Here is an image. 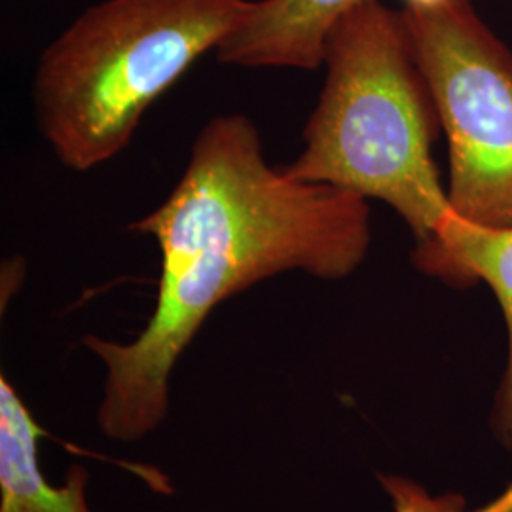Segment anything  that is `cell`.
I'll list each match as a JSON object with an SVG mask.
<instances>
[{
	"label": "cell",
	"mask_w": 512,
	"mask_h": 512,
	"mask_svg": "<svg viewBox=\"0 0 512 512\" xmlns=\"http://www.w3.org/2000/svg\"><path fill=\"white\" fill-rule=\"evenodd\" d=\"M465 512H512V482L501 494L494 497L492 501H488L484 507Z\"/></svg>",
	"instance_id": "obj_9"
},
{
	"label": "cell",
	"mask_w": 512,
	"mask_h": 512,
	"mask_svg": "<svg viewBox=\"0 0 512 512\" xmlns=\"http://www.w3.org/2000/svg\"><path fill=\"white\" fill-rule=\"evenodd\" d=\"M366 202L274 169L247 116L211 118L169 198L129 226L156 239L162 255L147 327L128 344L84 338L107 370L97 410L103 435L135 442L162 425L173 368L226 298L293 270L319 279L353 274L372 239Z\"/></svg>",
	"instance_id": "obj_1"
},
{
	"label": "cell",
	"mask_w": 512,
	"mask_h": 512,
	"mask_svg": "<svg viewBox=\"0 0 512 512\" xmlns=\"http://www.w3.org/2000/svg\"><path fill=\"white\" fill-rule=\"evenodd\" d=\"M249 0H105L40 55L38 131L90 171L128 147L148 107L247 18Z\"/></svg>",
	"instance_id": "obj_3"
},
{
	"label": "cell",
	"mask_w": 512,
	"mask_h": 512,
	"mask_svg": "<svg viewBox=\"0 0 512 512\" xmlns=\"http://www.w3.org/2000/svg\"><path fill=\"white\" fill-rule=\"evenodd\" d=\"M442 0H408V4H420V6H429V4H437Z\"/></svg>",
	"instance_id": "obj_10"
},
{
	"label": "cell",
	"mask_w": 512,
	"mask_h": 512,
	"mask_svg": "<svg viewBox=\"0 0 512 512\" xmlns=\"http://www.w3.org/2000/svg\"><path fill=\"white\" fill-rule=\"evenodd\" d=\"M416 59L448 137L454 217L512 228V54L467 0L406 4Z\"/></svg>",
	"instance_id": "obj_4"
},
{
	"label": "cell",
	"mask_w": 512,
	"mask_h": 512,
	"mask_svg": "<svg viewBox=\"0 0 512 512\" xmlns=\"http://www.w3.org/2000/svg\"><path fill=\"white\" fill-rule=\"evenodd\" d=\"M44 431L14 385L0 378V512H92L90 473L73 465L63 486L52 484L40 465Z\"/></svg>",
	"instance_id": "obj_7"
},
{
	"label": "cell",
	"mask_w": 512,
	"mask_h": 512,
	"mask_svg": "<svg viewBox=\"0 0 512 512\" xmlns=\"http://www.w3.org/2000/svg\"><path fill=\"white\" fill-rule=\"evenodd\" d=\"M395 512H465L467 501L459 494L433 495L420 482L406 476L378 475Z\"/></svg>",
	"instance_id": "obj_8"
},
{
	"label": "cell",
	"mask_w": 512,
	"mask_h": 512,
	"mask_svg": "<svg viewBox=\"0 0 512 512\" xmlns=\"http://www.w3.org/2000/svg\"><path fill=\"white\" fill-rule=\"evenodd\" d=\"M361 0H260L215 50L226 65L315 71L334 23Z\"/></svg>",
	"instance_id": "obj_6"
},
{
	"label": "cell",
	"mask_w": 512,
	"mask_h": 512,
	"mask_svg": "<svg viewBox=\"0 0 512 512\" xmlns=\"http://www.w3.org/2000/svg\"><path fill=\"white\" fill-rule=\"evenodd\" d=\"M323 65L304 148L283 171L387 203L418 245L435 241L454 215L431 152L442 126L403 10L355 4L330 29Z\"/></svg>",
	"instance_id": "obj_2"
},
{
	"label": "cell",
	"mask_w": 512,
	"mask_h": 512,
	"mask_svg": "<svg viewBox=\"0 0 512 512\" xmlns=\"http://www.w3.org/2000/svg\"><path fill=\"white\" fill-rule=\"evenodd\" d=\"M414 264L423 274L454 287L484 281L499 300L509 334V357L495 397L492 427L495 437L512 448V228H480L452 215L439 238L416 245Z\"/></svg>",
	"instance_id": "obj_5"
}]
</instances>
